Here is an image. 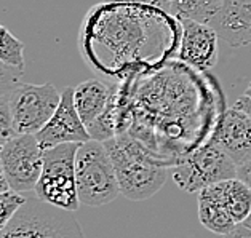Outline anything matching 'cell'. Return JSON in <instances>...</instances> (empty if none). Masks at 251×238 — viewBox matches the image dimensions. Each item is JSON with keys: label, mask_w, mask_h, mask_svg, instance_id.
Masks as SVG:
<instances>
[{"label": "cell", "mask_w": 251, "mask_h": 238, "mask_svg": "<svg viewBox=\"0 0 251 238\" xmlns=\"http://www.w3.org/2000/svg\"><path fill=\"white\" fill-rule=\"evenodd\" d=\"M104 145L112 158L120 193L130 200H148L160 190L168 171L143 143L124 133Z\"/></svg>", "instance_id": "6da1fadb"}, {"label": "cell", "mask_w": 251, "mask_h": 238, "mask_svg": "<svg viewBox=\"0 0 251 238\" xmlns=\"http://www.w3.org/2000/svg\"><path fill=\"white\" fill-rule=\"evenodd\" d=\"M75 181L80 203L87 206H102L119 197L117 174L102 141L90 139L78 145Z\"/></svg>", "instance_id": "7a4b0ae2"}, {"label": "cell", "mask_w": 251, "mask_h": 238, "mask_svg": "<svg viewBox=\"0 0 251 238\" xmlns=\"http://www.w3.org/2000/svg\"><path fill=\"white\" fill-rule=\"evenodd\" d=\"M78 143H66L45 149L44 169L35 186V197L66 211H77L80 206L77 181L75 157Z\"/></svg>", "instance_id": "3957f363"}, {"label": "cell", "mask_w": 251, "mask_h": 238, "mask_svg": "<svg viewBox=\"0 0 251 238\" xmlns=\"http://www.w3.org/2000/svg\"><path fill=\"white\" fill-rule=\"evenodd\" d=\"M0 238H85L80 224L72 214L40 198H26Z\"/></svg>", "instance_id": "277c9868"}, {"label": "cell", "mask_w": 251, "mask_h": 238, "mask_svg": "<svg viewBox=\"0 0 251 238\" xmlns=\"http://www.w3.org/2000/svg\"><path fill=\"white\" fill-rule=\"evenodd\" d=\"M234 178H237V165L211 141L179 158L173 169V179L184 192H200Z\"/></svg>", "instance_id": "5b68a950"}, {"label": "cell", "mask_w": 251, "mask_h": 238, "mask_svg": "<svg viewBox=\"0 0 251 238\" xmlns=\"http://www.w3.org/2000/svg\"><path fill=\"white\" fill-rule=\"evenodd\" d=\"M13 125L18 134H37L61 102V93L53 83H20L8 93Z\"/></svg>", "instance_id": "8992f818"}, {"label": "cell", "mask_w": 251, "mask_h": 238, "mask_svg": "<svg viewBox=\"0 0 251 238\" xmlns=\"http://www.w3.org/2000/svg\"><path fill=\"white\" fill-rule=\"evenodd\" d=\"M44 152L35 134H16L5 144L0 158L11 190H34L44 169Z\"/></svg>", "instance_id": "52a82bcc"}, {"label": "cell", "mask_w": 251, "mask_h": 238, "mask_svg": "<svg viewBox=\"0 0 251 238\" xmlns=\"http://www.w3.org/2000/svg\"><path fill=\"white\" fill-rule=\"evenodd\" d=\"M42 149H50L66 143H87L91 139L87 126L78 115L74 102V88L66 87L61 91V102L50 121L35 134Z\"/></svg>", "instance_id": "ba28073f"}, {"label": "cell", "mask_w": 251, "mask_h": 238, "mask_svg": "<svg viewBox=\"0 0 251 238\" xmlns=\"http://www.w3.org/2000/svg\"><path fill=\"white\" fill-rule=\"evenodd\" d=\"M179 58L199 71H208L218 63L219 34L211 24L182 18Z\"/></svg>", "instance_id": "9c48e42d"}, {"label": "cell", "mask_w": 251, "mask_h": 238, "mask_svg": "<svg viewBox=\"0 0 251 238\" xmlns=\"http://www.w3.org/2000/svg\"><path fill=\"white\" fill-rule=\"evenodd\" d=\"M219 149L227 154L237 167L251 160V119L232 107L223 115L211 138Z\"/></svg>", "instance_id": "30bf717a"}, {"label": "cell", "mask_w": 251, "mask_h": 238, "mask_svg": "<svg viewBox=\"0 0 251 238\" xmlns=\"http://www.w3.org/2000/svg\"><path fill=\"white\" fill-rule=\"evenodd\" d=\"M210 24L229 47L251 45V0H223Z\"/></svg>", "instance_id": "8fae6325"}, {"label": "cell", "mask_w": 251, "mask_h": 238, "mask_svg": "<svg viewBox=\"0 0 251 238\" xmlns=\"http://www.w3.org/2000/svg\"><path fill=\"white\" fill-rule=\"evenodd\" d=\"M115 97H117L115 87L96 78L77 85L74 88V102L87 130L107 111Z\"/></svg>", "instance_id": "7c38bea8"}, {"label": "cell", "mask_w": 251, "mask_h": 238, "mask_svg": "<svg viewBox=\"0 0 251 238\" xmlns=\"http://www.w3.org/2000/svg\"><path fill=\"white\" fill-rule=\"evenodd\" d=\"M199 221L205 229L223 237L230 234L238 225L229 214L213 186L199 192Z\"/></svg>", "instance_id": "4fadbf2b"}, {"label": "cell", "mask_w": 251, "mask_h": 238, "mask_svg": "<svg viewBox=\"0 0 251 238\" xmlns=\"http://www.w3.org/2000/svg\"><path fill=\"white\" fill-rule=\"evenodd\" d=\"M229 214L237 224H243L251 213V189L238 178L213 184Z\"/></svg>", "instance_id": "5bb4252c"}, {"label": "cell", "mask_w": 251, "mask_h": 238, "mask_svg": "<svg viewBox=\"0 0 251 238\" xmlns=\"http://www.w3.org/2000/svg\"><path fill=\"white\" fill-rule=\"evenodd\" d=\"M170 5L171 13L176 15L177 20L187 18L210 24L221 8L223 0H170Z\"/></svg>", "instance_id": "9a60e30c"}, {"label": "cell", "mask_w": 251, "mask_h": 238, "mask_svg": "<svg viewBox=\"0 0 251 238\" xmlns=\"http://www.w3.org/2000/svg\"><path fill=\"white\" fill-rule=\"evenodd\" d=\"M0 61L24 69V44L0 24Z\"/></svg>", "instance_id": "2e32d148"}, {"label": "cell", "mask_w": 251, "mask_h": 238, "mask_svg": "<svg viewBox=\"0 0 251 238\" xmlns=\"http://www.w3.org/2000/svg\"><path fill=\"white\" fill-rule=\"evenodd\" d=\"M27 197L18 193L15 190H8L0 193V232L8 225V222L13 219L16 211L21 208Z\"/></svg>", "instance_id": "e0dca14e"}, {"label": "cell", "mask_w": 251, "mask_h": 238, "mask_svg": "<svg viewBox=\"0 0 251 238\" xmlns=\"http://www.w3.org/2000/svg\"><path fill=\"white\" fill-rule=\"evenodd\" d=\"M16 130L11 117V109L8 102V95L0 96V150L5 147L10 139L16 136Z\"/></svg>", "instance_id": "ac0fdd59"}, {"label": "cell", "mask_w": 251, "mask_h": 238, "mask_svg": "<svg viewBox=\"0 0 251 238\" xmlns=\"http://www.w3.org/2000/svg\"><path fill=\"white\" fill-rule=\"evenodd\" d=\"M24 69L21 67L8 66L0 61V96L8 95L11 90L16 88L21 83Z\"/></svg>", "instance_id": "d6986e66"}, {"label": "cell", "mask_w": 251, "mask_h": 238, "mask_svg": "<svg viewBox=\"0 0 251 238\" xmlns=\"http://www.w3.org/2000/svg\"><path fill=\"white\" fill-rule=\"evenodd\" d=\"M107 3H133V5H144V7H152L157 10L170 11L171 13V5L170 0H106Z\"/></svg>", "instance_id": "ffe728a7"}, {"label": "cell", "mask_w": 251, "mask_h": 238, "mask_svg": "<svg viewBox=\"0 0 251 238\" xmlns=\"http://www.w3.org/2000/svg\"><path fill=\"white\" fill-rule=\"evenodd\" d=\"M237 178L243 181L245 184L250 186L251 189V160L240 165V167H237Z\"/></svg>", "instance_id": "44dd1931"}, {"label": "cell", "mask_w": 251, "mask_h": 238, "mask_svg": "<svg viewBox=\"0 0 251 238\" xmlns=\"http://www.w3.org/2000/svg\"><path fill=\"white\" fill-rule=\"evenodd\" d=\"M224 238H251V227L245 224H238L230 234L224 235Z\"/></svg>", "instance_id": "7402d4cb"}, {"label": "cell", "mask_w": 251, "mask_h": 238, "mask_svg": "<svg viewBox=\"0 0 251 238\" xmlns=\"http://www.w3.org/2000/svg\"><path fill=\"white\" fill-rule=\"evenodd\" d=\"M234 107L238 109V111H242L243 114H247L248 117L251 119V96H248V95L240 96V97H238V99L235 101Z\"/></svg>", "instance_id": "603a6c76"}, {"label": "cell", "mask_w": 251, "mask_h": 238, "mask_svg": "<svg viewBox=\"0 0 251 238\" xmlns=\"http://www.w3.org/2000/svg\"><path fill=\"white\" fill-rule=\"evenodd\" d=\"M8 190H11V189H10V184H8V181H7V174H5L2 158H0V193L8 192Z\"/></svg>", "instance_id": "cb8c5ba5"}, {"label": "cell", "mask_w": 251, "mask_h": 238, "mask_svg": "<svg viewBox=\"0 0 251 238\" xmlns=\"http://www.w3.org/2000/svg\"><path fill=\"white\" fill-rule=\"evenodd\" d=\"M243 224H245V225H248V227H251V213H250V216L247 217V221H245Z\"/></svg>", "instance_id": "d4e9b609"}, {"label": "cell", "mask_w": 251, "mask_h": 238, "mask_svg": "<svg viewBox=\"0 0 251 238\" xmlns=\"http://www.w3.org/2000/svg\"><path fill=\"white\" fill-rule=\"evenodd\" d=\"M245 95H248V96H251V83L248 85V88L245 90Z\"/></svg>", "instance_id": "484cf974"}]
</instances>
